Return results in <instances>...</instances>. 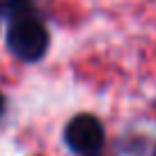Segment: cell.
Here are the masks:
<instances>
[{"mask_svg":"<svg viewBox=\"0 0 156 156\" xmlns=\"http://www.w3.org/2000/svg\"><path fill=\"white\" fill-rule=\"evenodd\" d=\"M64 138L78 154H97L103 147V126L94 115H78L67 124Z\"/></svg>","mask_w":156,"mask_h":156,"instance_id":"7a4b0ae2","label":"cell"},{"mask_svg":"<svg viewBox=\"0 0 156 156\" xmlns=\"http://www.w3.org/2000/svg\"><path fill=\"white\" fill-rule=\"evenodd\" d=\"M7 44H9L12 53L19 55L21 60L34 62L48 48V32H46L44 23L32 19L30 14L14 19V23L7 30Z\"/></svg>","mask_w":156,"mask_h":156,"instance_id":"6da1fadb","label":"cell"},{"mask_svg":"<svg viewBox=\"0 0 156 156\" xmlns=\"http://www.w3.org/2000/svg\"><path fill=\"white\" fill-rule=\"evenodd\" d=\"M30 9H32V0H0V14L9 19L25 16L30 14Z\"/></svg>","mask_w":156,"mask_h":156,"instance_id":"3957f363","label":"cell"},{"mask_svg":"<svg viewBox=\"0 0 156 156\" xmlns=\"http://www.w3.org/2000/svg\"><path fill=\"white\" fill-rule=\"evenodd\" d=\"M2 108H5V101H2V97H0V112H2Z\"/></svg>","mask_w":156,"mask_h":156,"instance_id":"277c9868","label":"cell"}]
</instances>
